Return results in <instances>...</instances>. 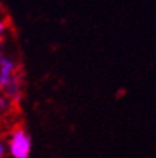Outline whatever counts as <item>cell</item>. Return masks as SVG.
Returning a JSON list of instances; mask_svg holds the SVG:
<instances>
[{
  "instance_id": "6da1fadb",
  "label": "cell",
  "mask_w": 156,
  "mask_h": 158,
  "mask_svg": "<svg viewBox=\"0 0 156 158\" xmlns=\"http://www.w3.org/2000/svg\"><path fill=\"white\" fill-rule=\"evenodd\" d=\"M9 152L13 158H29L31 153V138L21 128L13 132L9 141Z\"/></svg>"
},
{
  "instance_id": "7a4b0ae2",
  "label": "cell",
  "mask_w": 156,
  "mask_h": 158,
  "mask_svg": "<svg viewBox=\"0 0 156 158\" xmlns=\"http://www.w3.org/2000/svg\"><path fill=\"white\" fill-rule=\"evenodd\" d=\"M15 70V64L10 59L0 55V74H8V75H13Z\"/></svg>"
},
{
  "instance_id": "3957f363",
  "label": "cell",
  "mask_w": 156,
  "mask_h": 158,
  "mask_svg": "<svg viewBox=\"0 0 156 158\" xmlns=\"http://www.w3.org/2000/svg\"><path fill=\"white\" fill-rule=\"evenodd\" d=\"M14 77L8 75V74H0V88L2 89H8L13 83H14Z\"/></svg>"
},
{
  "instance_id": "277c9868",
  "label": "cell",
  "mask_w": 156,
  "mask_h": 158,
  "mask_svg": "<svg viewBox=\"0 0 156 158\" xmlns=\"http://www.w3.org/2000/svg\"><path fill=\"white\" fill-rule=\"evenodd\" d=\"M9 107V103H8V99L4 97L0 98V110H5L6 108Z\"/></svg>"
},
{
  "instance_id": "5b68a950",
  "label": "cell",
  "mask_w": 156,
  "mask_h": 158,
  "mask_svg": "<svg viewBox=\"0 0 156 158\" xmlns=\"http://www.w3.org/2000/svg\"><path fill=\"white\" fill-rule=\"evenodd\" d=\"M5 28H6V24H5V22H4V20H2V19H0V35H2V34L5 31Z\"/></svg>"
},
{
  "instance_id": "8992f818",
  "label": "cell",
  "mask_w": 156,
  "mask_h": 158,
  "mask_svg": "<svg viewBox=\"0 0 156 158\" xmlns=\"http://www.w3.org/2000/svg\"><path fill=\"white\" fill-rule=\"evenodd\" d=\"M4 154H5V146L2 141H0V158L4 157Z\"/></svg>"
},
{
  "instance_id": "52a82bcc",
  "label": "cell",
  "mask_w": 156,
  "mask_h": 158,
  "mask_svg": "<svg viewBox=\"0 0 156 158\" xmlns=\"http://www.w3.org/2000/svg\"><path fill=\"white\" fill-rule=\"evenodd\" d=\"M0 11H2V5H0Z\"/></svg>"
}]
</instances>
